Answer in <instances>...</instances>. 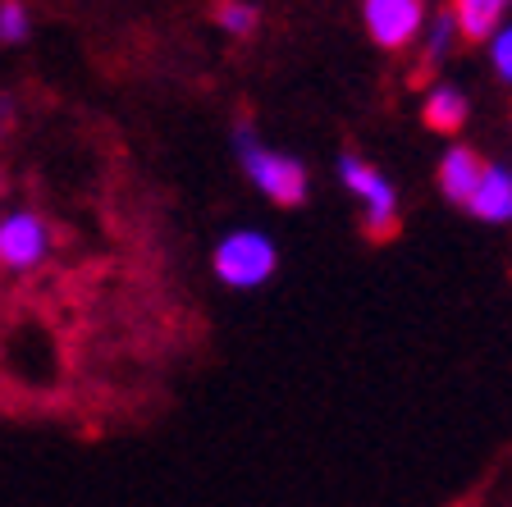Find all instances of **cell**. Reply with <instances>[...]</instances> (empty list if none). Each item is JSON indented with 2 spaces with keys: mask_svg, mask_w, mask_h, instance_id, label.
Returning a JSON list of instances; mask_svg holds the SVG:
<instances>
[{
  "mask_svg": "<svg viewBox=\"0 0 512 507\" xmlns=\"http://www.w3.org/2000/svg\"><path fill=\"white\" fill-rule=\"evenodd\" d=\"M485 55H490L494 78H499L503 87H512V23H503L490 42H485Z\"/></svg>",
  "mask_w": 512,
  "mask_h": 507,
  "instance_id": "13",
  "label": "cell"
},
{
  "mask_svg": "<svg viewBox=\"0 0 512 507\" xmlns=\"http://www.w3.org/2000/svg\"><path fill=\"white\" fill-rule=\"evenodd\" d=\"M421 119H426V128H430V133H439V138H458L462 128L471 124V96H467V87H458L453 78L430 83L426 96H421Z\"/></svg>",
  "mask_w": 512,
  "mask_h": 507,
  "instance_id": "7",
  "label": "cell"
},
{
  "mask_svg": "<svg viewBox=\"0 0 512 507\" xmlns=\"http://www.w3.org/2000/svg\"><path fill=\"white\" fill-rule=\"evenodd\" d=\"M10 119H14V101H10V96H0V133L10 128Z\"/></svg>",
  "mask_w": 512,
  "mask_h": 507,
  "instance_id": "14",
  "label": "cell"
},
{
  "mask_svg": "<svg viewBox=\"0 0 512 507\" xmlns=\"http://www.w3.org/2000/svg\"><path fill=\"white\" fill-rule=\"evenodd\" d=\"M55 252V233L46 224V215H37L32 206H10L0 211V270L10 275H32L42 270Z\"/></svg>",
  "mask_w": 512,
  "mask_h": 507,
  "instance_id": "4",
  "label": "cell"
},
{
  "mask_svg": "<svg viewBox=\"0 0 512 507\" xmlns=\"http://www.w3.org/2000/svg\"><path fill=\"white\" fill-rule=\"evenodd\" d=\"M229 142H234V160H238V169H243V179L252 183L270 206L293 211V206H302V201L311 197L307 165H302L298 156H288V151L270 147L252 119H238L234 133H229Z\"/></svg>",
  "mask_w": 512,
  "mask_h": 507,
  "instance_id": "1",
  "label": "cell"
},
{
  "mask_svg": "<svg viewBox=\"0 0 512 507\" xmlns=\"http://www.w3.org/2000/svg\"><path fill=\"white\" fill-rule=\"evenodd\" d=\"M462 211L480 224H494V229H499V224H512V165H503V160H485L476 192L467 197Z\"/></svg>",
  "mask_w": 512,
  "mask_h": 507,
  "instance_id": "6",
  "label": "cell"
},
{
  "mask_svg": "<svg viewBox=\"0 0 512 507\" xmlns=\"http://www.w3.org/2000/svg\"><path fill=\"white\" fill-rule=\"evenodd\" d=\"M426 0H362V28L380 51H407L426 32Z\"/></svg>",
  "mask_w": 512,
  "mask_h": 507,
  "instance_id": "5",
  "label": "cell"
},
{
  "mask_svg": "<svg viewBox=\"0 0 512 507\" xmlns=\"http://www.w3.org/2000/svg\"><path fill=\"white\" fill-rule=\"evenodd\" d=\"M339 183L343 192H348L352 201H357V215H362V229L371 233V238H389V233L398 229V188L394 179L384 174L375 160L357 156V151H343L339 156Z\"/></svg>",
  "mask_w": 512,
  "mask_h": 507,
  "instance_id": "3",
  "label": "cell"
},
{
  "mask_svg": "<svg viewBox=\"0 0 512 507\" xmlns=\"http://www.w3.org/2000/svg\"><path fill=\"white\" fill-rule=\"evenodd\" d=\"M480 169H485V156H480L476 147H467V142H448L444 156L435 160L439 197L453 201V206H467V197L476 192V183H480Z\"/></svg>",
  "mask_w": 512,
  "mask_h": 507,
  "instance_id": "8",
  "label": "cell"
},
{
  "mask_svg": "<svg viewBox=\"0 0 512 507\" xmlns=\"http://www.w3.org/2000/svg\"><path fill=\"white\" fill-rule=\"evenodd\" d=\"M279 270V243L266 229L238 224V229L220 233L211 247V275L234 293H252V288L270 284Z\"/></svg>",
  "mask_w": 512,
  "mask_h": 507,
  "instance_id": "2",
  "label": "cell"
},
{
  "mask_svg": "<svg viewBox=\"0 0 512 507\" xmlns=\"http://www.w3.org/2000/svg\"><path fill=\"white\" fill-rule=\"evenodd\" d=\"M256 23H261V10L252 0H220L215 5V28L229 32V37H252Z\"/></svg>",
  "mask_w": 512,
  "mask_h": 507,
  "instance_id": "11",
  "label": "cell"
},
{
  "mask_svg": "<svg viewBox=\"0 0 512 507\" xmlns=\"http://www.w3.org/2000/svg\"><path fill=\"white\" fill-rule=\"evenodd\" d=\"M512 0H448V14L458 23V37L467 42H490L494 32L508 23Z\"/></svg>",
  "mask_w": 512,
  "mask_h": 507,
  "instance_id": "9",
  "label": "cell"
},
{
  "mask_svg": "<svg viewBox=\"0 0 512 507\" xmlns=\"http://www.w3.org/2000/svg\"><path fill=\"white\" fill-rule=\"evenodd\" d=\"M453 42H458V23H453V14L439 10L435 19H426V32H421V55H426L430 69H439V64L448 60V51H453Z\"/></svg>",
  "mask_w": 512,
  "mask_h": 507,
  "instance_id": "10",
  "label": "cell"
},
{
  "mask_svg": "<svg viewBox=\"0 0 512 507\" xmlns=\"http://www.w3.org/2000/svg\"><path fill=\"white\" fill-rule=\"evenodd\" d=\"M32 32V10L23 0H0V42L5 46H23Z\"/></svg>",
  "mask_w": 512,
  "mask_h": 507,
  "instance_id": "12",
  "label": "cell"
}]
</instances>
